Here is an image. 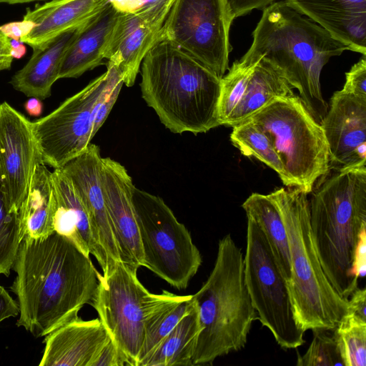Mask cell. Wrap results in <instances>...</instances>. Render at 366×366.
<instances>
[{
  "label": "cell",
  "instance_id": "cell-16",
  "mask_svg": "<svg viewBox=\"0 0 366 366\" xmlns=\"http://www.w3.org/2000/svg\"><path fill=\"white\" fill-rule=\"evenodd\" d=\"M100 177L120 261L137 274L144 267V256L132 199V179L123 165L109 157L102 158Z\"/></svg>",
  "mask_w": 366,
  "mask_h": 366
},
{
  "label": "cell",
  "instance_id": "cell-1",
  "mask_svg": "<svg viewBox=\"0 0 366 366\" xmlns=\"http://www.w3.org/2000/svg\"><path fill=\"white\" fill-rule=\"evenodd\" d=\"M11 286L19 308L16 325L35 337H45L78 316L95 293L97 270L90 257L53 232L42 240L23 239Z\"/></svg>",
  "mask_w": 366,
  "mask_h": 366
},
{
  "label": "cell",
  "instance_id": "cell-11",
  "mask_svg": "<svg viewBox=\"0 0 366 366\" xmlns=\"http://www.w3.org/2000/svg\"><path fill=\"white\" fill-rule=\"evenodd\" d=\"M233 21L225 0H175L159 32L222 78L229 69Z\"/></svg>",
  "mask_w": 366,
  "mask_h": 366
},
{
  "label": "cell",
  "instance_id": "cell-9",
  "mask_svg": "<svg viewBox=\"0 0 366 366\" xmlns=\"http://www.w3.org/2000/svg\"><path fill=\"white\" fill-rule=\"evenodd\" d=\"M97 275L98 284L90 305L128 365L137 366L147 320L174 294L167 290L151 293L122 262L108 275L99 272Z\"/></svg>",
  "mask_w": 366,
  "mask_h": 366
},
{
  "label": "cell",
  "instance_id": "cell-38",
  "mask_svg": "<svg viewBox=\"0 0 366 366\" xmlns=\"http://www.w3.org/2000/svg\"><path fill=\"white\" fill-rule=\"evenodd\" d=\"M366 272V229L363 230L356 247L353 262L352 274L357 280L363 278Z\"/></svg>",
  "mask_w": 366,
  "mask_h": 366
},
{
  "label": "cell",
  "instance_id": "cell-28",
  "mask_svg": "<svg viewBox=\"0 0 366 366\" xmlns=\"http://www.w3.org/2000/svg\"><path fill=\"white\" fill-rule=\"evenodd\" d=\"M194 305L192 295L174 294L170 300L151 315L145 323L144 337L137 366L142 365Z\"/></svg>",
  "mask_w": 366,
  "mask_h": 366
},
{
  "label": "cell",
  "instance_id": "cell-37",
  "mask_svg": "<svg viewBox=\"0 0 366 366\" xmlns=\"http://www.w3.org/2000/svg\"><path fill=\"white\" fill-rule=\"evenodd\" d=\"M276 0H225L232 19L245 15L253 9H264Z\"/></svg>",
  "mask_w": 366,
  "mask_h": 366
},
{
  "label": "cell",
  "instance_id": "cell-5",
  "mask_svg": "<svg viewBox=\"0 0 366 366\" xmlns=\"http://www.w3.org/2000/svg\"><path fill=\"white\" fill-rule=\"evenodd\" d=\"M192 297L202 327L193 365H211L245 346L256 312L244 284L242 250L229 234L219 239L213 269Z\"/></svg>",
  "mask_w": 366,
  "mask_h": 366
},
{
  "label": "cell",
  "instance_id": "cell-31",
  "mask_svg": "<svg viewBox=\"0 0 366 366\" xmlns=\"http://www.w3.org/2000/svg\"><path fill=\"white\" fill-rule=\"evenodd\" d=\"M21 242L18 214L9 212L0 185V274L9 275Z\"/></svg>",
  "mask_w": 366,
  "mask_h": 366
},
{
  "label": "cell",
  "instance_id": "cell-26",
  "mask_svg": "<svg viewBox=\"0 0 366 366\" xmlns=\"http://www.w3.org/2000/svg\"><path fill=\"white\" fill-rule=\"evenodd\" d=\"M242 207L247 217L254 220L264 233L277 264L288 285L291 279L288 238L272 192L268 194L252 193L243 202Z\"/></svg>",
  "mask_w": 366,
  "mask_h": 366
},
{
  "label": "cell",
  "instance_id": "cell-8",
  "mask_svg": "<svg viewBox=\"0 0 366 366\" xmlns=\"http://www.w3.org/2000/svg\"><path fill=\"white\" fill-rule=\"evenodd\" d=\"M132 199L144 267L172 287L186 289L202 262L190 232L159 196L134 186Z\"/></svg>",
  "mask_w": 366,
  "mask_h": 366
},
{
  "label": "cell",
  "instance_id": "cell-40",
  "mask_svg": "<svg viewBox=\"0 0 366 366\" xmlns=\"http://www.w3.org/2000/svg\"><path fill=\"white\" fill-rule=\"evenodd\" d=\"M366 290L357 288L348 299L349 312L366 321Z\"/></svg>",
  "mask_w": 366,
  "mask_h": 366
},
{
  "label": "cell",
  "instance_id": "cell-21",
  "mask_svg": "<svg viewBox=\"0 0 366 366\" xmlns=\"http://www.w3.org/2000/svg\"><path fill=\"white\" fill-rule=\"evenodd\" d=\"M159 32L147 25L137 14H120L106 47L104 58L120 71L124 84L132 86L142 62L159 39Z\"/></svg>",
  "mask_w": 366,
  "mask_h": 366
},
{
  "label": "cell",
  "instance_id": "cell-10",
  "mask_svg": "<svg viewBox=\"0 0 366 366\" xmlns=\"http://www.w3.org/2000/svg\"><path fill=\"white\" fill-rule=\"evenodd\" d=\"M244 280L263 327L285 350L302 345L305 332L297 325L285 279L268 242L257 224L247 218Z\"/></svg>",
  "mask_w": 366,
  "mask_h": 366
},
{
  "label": "cell",
  "instance_id": "cell-41",
  "mask_svg": "<svg viewBox=\"0 0 366 366\" xmlns=\"http://www.w3.org/2000/svg\"><path fill=\"white\" fill-rule=\"evenodd\" d=\"M19 314V308L18 303L0 285V322L11 317H16Z\"/></svg>",
  "mask_w": 366,
  "mask_h": 366
},
{
  "label": "cell",
  "instance_id": "cell-36",
  "mask_svg": "<svg viewBox=\"0 0 366 366\" xmlns=\"http://www.w3.org/2000/svg\"><path fill=\"white\" fill-rule=\"evenodd\" d=\"M128 365L124 355L112 342L111 339L102 348L92 366H124Z\"/></svg>",
  "mask_w": 366,
  "mask_h": 366
},
{
  "label": "cell",
  "instance_id": "cell-20",
  "mask_svg": "<svg viewBox=\"0 0 366 366\" xmlns=\"http://www.w3.org/2000/svg\"><path fill=\"white\" fill-rule=\"evenodd\" d=\"M54 230L67 238L86 256L98 257L96 242L85 207L61 168L51 174Z\"/></svg>",
  "mask_w": 366,
  "mask_h": 366
},
{
  "label": "cell",
  "instance_id": "cell-19",
  "mask_svg": "<svg viewBox=\"0 0 366 366\" xmlns=\"http://www.w3.org/2000/svg\"><path fill=\"white\" fill-rule=\"evenodd\" d=\"M109 0H51L27 9L23 18L25 31L19 41L32 49L60 34L78 27L98 14Z\"/></svg>",
  "mask_w": 366,
  "mask_h": 366
},
{
  "label": "cell",
  "instance_id": "cell-2",
  "mask_svg": "<svg viewBox=\"0 0 366 366\" xmlns=\"http://www.w3.org/2000/svg\"><path fill=\"white\" fill-rule=\"evenodd\" d=\"M253 41L240 61H268L299 91L305 107L317 122L324 119L328 104L321 92L320 74L331 57L350 48L287 1L263 9L252 32Z\"/></svg>",
  "mask_w": 366,
  "mask_h": 366
},
{
  "label": "cell",
  "instance_id": "cell-12",
  "mask_svg": "<svg viewBox=\"0 0 366 366\" xmlns=\"http://www.w3.org/2000/svg\"><path fill=\"white\" fill-rule=\"evenodd\" d=\"M107 79L106 71L48 115L32 122L43 164L61 168L85 151L92 139L94 108Z\"/></svg>",
  "mask_w": 366,
  "mask_h": 366
},
{
  "label": "cell",
  "instance_id": "cell-18",
  "mask_svg": "<svg viewBox=\"0 0 366 366\" xmlns=\"http://www.w3.org/2000/svg\"><path fill=\"white\" fill-rule=\"evenodd\" d=\"M350 51L366 55V0H285Z\"/></svg>",
  "mask_w": 366,
  "mask_h": 366
},
{
  "label": "cell",
  "instance_id": "cell-34",
  "mask_svg": "<svg viewBox=\"0 0 366 366\" xmlns=\"http://www.w3.org/2000/svg\"><path fill=\"white\" fill-rule=\"evenodd\" d=\"M175 0H145L143 9L137 14L154 30L160 32Z\"/></svg>",
  "mask_w": 366,
  "mask_h": 366
},
{
  "label": "cell",
  "instance_id": "cell-3",
  "mask_svg": "<svg viewBox=\"0 0 366 366\" xmlns=\"http://www.w3.org/2000/svg\"><path fill=\"white\" fill-rule=\"evenodd\" d=\"M140 71L142 98L172 132L197 134L220 126L222 78L197 59L159 38Z\"/></svg>",
  "mask_w": 366,
  "mask_h": 366
},
{
  "label": "cell",
  "instance_id": "cell-43",
  "mask_svg": "<svg viewBox=\"0 0 366 366\" xmlns=\"http://www.w3.org/2000/svg\"><path fill=\"white\" fill-rule=\"evenodd\" d=\"M24 109L31 117H38L43 112V103L41 99L29 97L24 104Z\"/></svg>",
  "mask_w": 366,
  "mask_h": 366
},
{
  "label": "cell",
  "instance_id": "cell-29",
  "mask_svg": "<svg viewBox=\"0 0 366 366\" xmlns=\"http://www.w3.org/2000/svg\"><path fill=\"white\" fill-rule=\"evenodd\" d=\"M230 140L240 152L254 157L274 171L287 186V177L282 163L267 136L252 122L246 120L232 127Z\"/></svg>",
  "mask_w": 366,
  "mask_h": 366
},
{
  "label": "cell",
  "instance_id": "cell-33",
  "mask_svg": "<svg viewBox=\"0 0 366 366\" xmlns=\"http://www.w3.org/2000/svg\"><path fill=\"white\" fill-rule=\"evenodd\" d=\"M107 83L94 108L92 130V138L107 119L124 84L120 71L109 61L107 64Z\"/></svg>",
  "mask_w": 366,
  "mask_h": 366
},
{
  "label": "cell",
  "instance_id": "cell-42",
  "mask_svg": "<svg viewBox=\"0 0 366 366\" xmlns=\"http://www.w3.org/2000/svg\"><path fill=\"white\" fill-rule=\"evenodd\" d=\"M145 0H109L120 14H137L144 6Z\"/></svg>",
  "mask_w": 366,
  "mask_h": 366
},
{
  "label": "cell",
  "instance_id": "cell-25",
  "mask_svg": "<svg viewBox=\"0 0 366 366\" xmlns=\"http://www.w3.org/2000/svg\"><path fill=\"white\" fill-rule=\"evenodd\" d=\"M51 174L46 165H36L26 194L18 212L20 237L42 240L54 230Z\"/></svg>",
  "mask_w": 366,
  "mask_h": 366
},
{
  "label": "cell",
  "instance_id": "cell-35",
  "mask_svg": "<svg viewBox=\"0 0 366 366\" xmlns=\"http://www.w3.org/2000/svg\"><path fill=\"white\" fill-rule=\"evenodd\" d=\"M342 91L366 98V57H362L345 74Z\"/></svg>",
  "mask_w": 366,
  "mask_h": 366
},
{
  "label": "cell",
  "instance_id": "cell-23",
  "mask_svg": "<svg viewBox=\"0 0 366 366\" xmlns=\"http://www.w3.org/2000/svg\"><path fill=\"white\" fill-rule=\"evenodd\" d=\"M81 26L67 30L33 49L28 62L12 76L10 84L13 88L28 97L41 100L49 97L54 83L59 79L63 58Z\"/></svg>",
  "mask_w": 366,
  "mask_h": 366
},
{
  "label": "cell",
  "instance_id": "cell-39",
  "mask_svg": "<svg viewBox=\"0 0 366 366\" xmlns=\"http://www.w3.org/2000/svg\"><path fill=\"white\" fill-rule=\"evenodd\" d=\"M14 59L12 39L0 27V71L10 69Z\"/></svg>",
  "mask_w": 366,
  "mask_h": 366
},
{
  "label": "cell",
  "instance_id": "cell-13",
  "mask_svg": "<svg viewBox=\"0 0 366 366\" xmlns=\"http://www.w3.org/2000/svg\"><path fill=\"white\" fill-rule=\"evenodd\" d=\"M42 163L32 122L0 104V185L9 213L18 214L36 165Z\"/></svg>",
  "mask_w": 366,
  "mask_h": 366
},
{
  "label": "cell",
  "instance_id": "cell-6",
  "mask_svg": "<svg viewBox=\"0 0 366 366\" xmlns=\"http://www.w3.org/2000/svg\"><path fill=\"white\" fill-rule=\"evenodd\" d=\"M287 231L291 264L287 285L294 315L299 327L334 330L349 310L325 276L317 254L310 222L307 194L295 188L272 192Z\"/></svg>",
  "mask_w": 366,
  "mask_h": 366
},
{
  "label": "cell",
  "instance_id": "cell-4",
  "mask_svg": "<svg viewBox=\"0 0 366 366\" xmlns=\"http://www.w3.org/2000/svg\"><path fill=\"white\" fill-rule=\"evenodd\" d=\"M310 193V222L317 254L333 289L348 300L358 287L352 262L366 229V167L329 170Z\"/></svg>",
  "mask_w": 366,
  "mask_h": 366
},
{
  "label": "cell",
  "instance_id": "cell-14",
  "mask_svg": "<svg viewBox=\"0 0 366 366\" xmlns=\"http://www.w3.org/2000/svg\"><path fill=\"white\" fill-rule=\"evenodd\" d=\"M102 158L99 147L90 143L83 153L68 162L61 169L85 207L97 247V260L102 275L107 276L121 261L102 187Z\"/></svg>",
  "mask_w": 366,
  "mask_h": 366
},
{
  "label": "cell",
  "instance_id": "cell-27",
  "mask_svg": "<svg viewBox=\"0 0 366 366\" xmlns=\"http://www.w3.org/2000/svg\"><path fill=\"white\" fill-rule=\"evenodd\" d=\"M201 330L195 302L194 308L182 318L141 366H193L192 358Z\"/></svg>",
  "mask_w": 366,
  "mask_h": 366
},
{
  "label": "cell",
  "instance_id": "cell-7",
  "mask_svg": "<svg viewBox=\"0 0 366 366\" xmlns=\"http://www.w3.org/2000/svg\"><path fill=\"white\" fill-rule=\"evenodd\" d=\"M247 120L270 140L286 172L287 187L309 194L318 179L329 172L323 129L299 96L276 98Z\"/></svg>",
  "mask_w": 366,
  "mask_h": 366
},
{
  "label": "cell",
  "instance_id": "cell-15",
  "mask_svg": "<svg viewBox=\"0 0 366 366\" xmlns=\"http://www.w3.org/2000/svg\"><path fill=\"white\" fill-rule=\"evenodd\" d=\"M320 124L328 145L329 170L366 167V98L335 92Z\"/></svg>",
  "mask_w": 366,
  "mask_h": 366
},
{
  "label": "cell",
  "instance_id": "cell-17",
  "mask_svg": "<svg viewBox=\"0 0 366 366\" xmlns=\"http://www.w3.org/2000/svg\"><path fill=\"white\" fill-rule=\"evenodd\" d=\"M110 340L99 318L84 320L79 316L45 336L39 366H92Z\"/></svg>",
  "mask_w": 366,
  "mask_h": 366
},
{
  "label": "cell",
  "instance_id": "cell-32",
  "mask_svg": "<svg viewBox=\"0 0 366 366\" xmlns=\"http://www.w3.org/2000/svg\"><path fill=\"white\" fill-rule=\"evenodd\" d=\"M327 330H314L313 339L303 355L298 354L297 366L344 365L337 338Z\"/></svg>",
  "mask_w": 366,
  "mask_h": 366
},
{
  "label": "cell",
  "instance_id": "cell-24",
  "mask_svg": "<svg viewBox=\"0 0 366 366\" xmlns=\"http://www.w3.org/2000/svg\"><path fill=\"white\" fill-rule=\"evenodd\" d=\"M293 89L276 68L259 58L247 76L239 102L225 126L232 127L246 121L276 98L294 96Z\"/></svg>",
  "mask_w": 366,
  "mask_h": 366
},
{
  "label": "cell",
  "instance_id": "cell-22",
  "mask_svg": "<svg viewBox=\"0 0 366 366\" xmlns=\"http://www.w3.org/2000/svg\"><path fill=\"white\" fill-rule=\"evenodd\" d=\"M119 14L108 3L98 14L83 24L67 49L59 70V79L77 78L102 64L107 45Z\"/></svg>",
  "mask_w": 366,
  "mask_h": 366
},
{
  "label": "cell",
  "instance_id": "cell-30",
  "mask_svg": "<svg viewBox=\"0 0 366 366\" xmlns=\"http://www.w3.org/2000/svg\"><path fill=\"white\" fill-rule=\"evenodd\" d=\"M345 366L366 365V321L351 312L333 330Z\"/></svg>",
  "mask_w": 366,
  "mask_h": 366
}]
</instances>
